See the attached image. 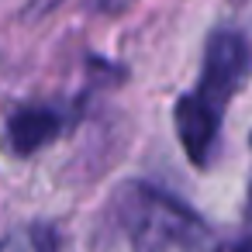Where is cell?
<instances>
[{
	"label": "cell",
	"instance_id": "cell-5",
	"mask_svg": "<svg viewBox=\"0 0 252 252\" xmlns=\"http://www.w3.org/2000/svg\"><path fill=\"white\" fill-rule=\"evenodd\" d=\"M59 4H63V0H28V11H25V14L35 21V18H45L49 11H56Z\"/></svg>",
	"mask_w": 252,
	"mask_h": 252
},
{
	"label": "cell",
	"instance_id": "cell-4",
	"mask_svg": "<svg viewBox=\"0 0 252 252\" xmlns=\"http://www.w3.org/2000/svg\"><path fill=\"white\" fill-rule=\"evenodd\" d=\"M59 131H63V114L56 107H21L7 121V138H11V149L18 156L38 152Z\"/></svg>",
	"mask_w": 252,
	"mask_h": 252
},
{
	"label": "cell",
	"instance_id": "cell-2",
	"mask_svg": "<svg viewBox=\"0 0 252 252\" xmlns=\"http://www.w3.org/2000/svg\"><path fill=\"white\" fill-rule=\"evenodd\" d=\"M252 73V52L242 35L235 32H218L211 35L204 49V73H200V97H207L214 107L231 100Z\"/></svg>",
	"mask_w": 252,
	"mask_h": 252
},
{
	"label": "cell",
	"instance_id": "cell-3",
	"mask_svg": "<svg viewBox=\"0 0 252 252\" xmlns=\"http://www.w3.org/2000/svg\"><path fill=\"white\" fill-rule=\"evenodd\" d=\"M221 107H214L207 97L200 94H187L176 100V111H173V121H176V135L183 142V152L193 166H207L211 152H214V142H218V114Z\"/></svg>",
	"mask_w": 252,
	"mask_h": 252
},
{
	"label": "cell",
	"instance_id": "cell-1",
	"mask_svg": "<svg viewBox=\"0 0 252 252\" xmlns=\"http://www.w3.org/2000/svg\"><path fill=\"white\" fill-rule=\"evenodd\" d=\"M111 211L135 249H197L211 238L190 207L145 183H125Z\"/></svg>",
	"mask_w": 252,
	"mask_h": 252
}]
</instances>
